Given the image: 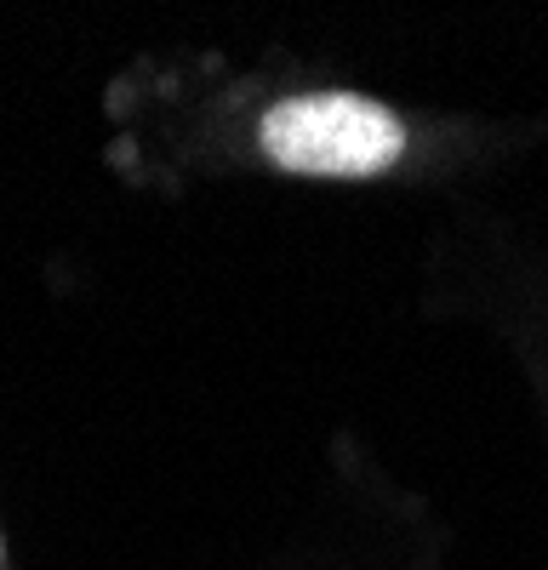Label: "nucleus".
<instances>
[{
  "mask_svg": "<svg viewBox=\"0 0 548 570\" xmlns=\"http://www.w3.org/2000/svg\"><path fill=\"white\" fill-rule=\"evenodd\" d=\"M252 149L268 171L286 177L365 183L411 160V126L383 98L314 86V91H286V98L257 109Z\"/></svg>",
  "mask_w": 548,
  "mask_h": 570,
  "instance_id": "f257e3e1",
  "label": "nucleus"
},
{
  "mask_svg": "<svg viewBox=\"0 0 548 570\" xmlns=\"http://www.w3.org/2000/svg\"><path fill=\"white\" fill-rule=\"evenodd\" d=\"M0 564H7V542H0Z\"/></svg>",
  "mask_w": 548,
  "mask_h": 570,
  "instance_id": "f03ea898",
  "label": "nucleus"
}]
</instances>
